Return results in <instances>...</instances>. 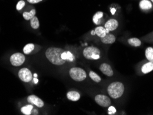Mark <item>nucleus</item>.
Returning <instances> with one entry per match:
<instances>
[{
  "mask_svg": "<svg viewBox=\"0 0 153 115\" xmlns=\"http://www.w3.org/2000/svg\"><path fill=\"white\" fill-rule=\"evenodd\" d=\"M45 54L47 59L55 66H62L67 62H73L75 59V57L71 53L56 47L48 48Z\"/></svg>",
  "mask_w": 153,
  "mask_h": 115,
  "instance_id": "f257e3e1",
  "label": "nucleus"
},
{
  "mask_svg": "<svg viewBox=\"0 0 153 115\" xmlns=\"http://www.w3.org/2000/svg\"><path fill=\"white\" fill-rule=\"evenodd\" d=\"M124 91V85L119 82H112L108 87V93L112 99H118L121 97L123 94Z\"/></svg>",
  "mask_w": 153,
  "mask_h": 115,
  "instance_id": "f03ea898",
  "label": "nucleus"
},
{
  "mask_svg": "<svg viewBox=\"0 0 153 115\" xmlns=\"http://www.w3.org/2000/svg\"><path fill=\"white\" fill-rule=\"evenodd\" d=\"M84 57L90 60H97L100 58L101 51L98 48L94 46H89L85 48L83 51Z\"/></svg>",
  "mask_w": 153,
  "mask_h": 115,
  "instance_id": "7ed1b4c3",
  "label": "nucleus"
},
{
  "mask_svg": "<svg viewBox=\"0 0 153 115\" xmlns=\"http://www.w3.org/2000/svg\"><path fill=\"white\" fill-rule=\"evenodd\" d=\"M69 74L71 77L76 82H82L85 79L87 76L84 70L77 67H74L70 69Z\"/></svg>",
  "mask_w": 153,
  "mask_h": 115,
  "instance_id": "20e7f679",
  "label": "nucleus"
},
{
  "mask_svg": "<svg viewBox=\"0 0 153 115\" xmlns=\"http://www.w3.org/2000/svg\"><path fill=\"white\" fill-rule=\"evenodd\" d=\"M25 56L22 53H16L10 56V62L13 66H20L25 62Z\"/></svg>",
  "mask_w": 153,
  "mask_h": 115,
  "instance_id": "39448f33",
  "label": "nucleus"
},
{
  "mask_svg": "<svg viewBox=\"0 0 153 115\" xmlns=\"http://www.w3.org/2000/svg\"><path fill=\"white\" fill-rule=\"evenodd\" d=\"M95 102L100 105V106L107 108L109 107L111 104V100L108 96L103 95V94H97L94 97Z\"/></svg>",
  "mask_w": 153,
  "mask_h": 115,
  "instance_id": "423d86ee",
  "label": "nucleus"
},
{
  "mask_svg": "<svg viewBox=\"0 0 153 115\" xmlns=\"http://www.w3.org/2000/svg\"><path fill=\"white\" fill-rule=\"evenodd\" d=\"M18 76L20 79L24 82H30L33 79V74L30 70L28 68H22L19 70V73H18Z\"/></svg>",
  "mask_w": 153,
  "mask_h": 115,
  "instance_id": "0eeeda50",
  "label": "nucleus"
},
{
  "mask_svg": "<svg viewBox=\"0 0 153 115\" xmlns=\"http://www.w3.org/2000/svg\"><path fill=\"white\" fill-rule=\"evenodd\" d=\"M119 26V22L115 19H110L105 22L104 24V28L107 33H109L111 31L115 30Z\"/></svg>",
  "mask_w": 153,
  "mask_h": 115,
  "instance_id": "6e6552de",
  "label": "nucleus"
},
{
  "mask_svg": "<svg viewBox=\"0 0 153 115\" xmlns=\"http://www.w3.org/2000/svg\"><path fill=\"white\" fill-rule=\"evenodd\" d=\"M27 101H28V103H30L33 105H35L38 108H42L44 105V101L35 95L28 96V98H27Z\"/></svg>",
  "mask_w": 153,
  "mask_h": 115,
  "instance_id": "1a4fd4ad",
  "label": "nucleus"
},
{
  "mask_svg": "<svg viewBox=\"0 0 153 115\" xmlns=\"http://www.w3.org/2000/svg\"><path fill=\"white\" fill-rule=\"evenodd\" d=\"M100 70L103 74L108 76H112L114 74V72L112 70L111 66L108 64H101Z\"/></svg>",
  "mask_w": 153,
  "mask_h": 115,
  "instance_id": "9d476101",
  "label": "nucleus"
},
{
  "mask_svg": "<svg viewBox=\"0 0 153 115\" xmlns=\"http://www.w3.org/2000/svg\"><path fill=\"white\" fill-rule=\"evenodd\" d=\"M101 41L105 44H113L114 42H115L116 37L114 35H112V34H110L109 33H107L103 37L101 38Z\"/></svg>",
  "mask_w": 153,
  "mask_h": 115,
  "instance_id": "9b49d317",
  "label": "nucleus"
},
{
  "mask_svg": "<svg viewBox=\"0 0 153 115\" xmlns=\"http://www.w3.org/2000/svg\"><path fill=\"white\" fill-rule=\"evenodd\" d=\"M139 7L142 10H148L152 8V4L150 0H141Z\"/></svg>",
  "mask_w": 153,
  "mask_h": 115,
  "instance_id": "f8f14e48",
  "label": "nucleus"
},
{
  "mask_svg": "<svg viewBox=\"0 0 153 115\" xmlns=\"http://www.w3.org/2000/svg\"><path fill=\"white\" fill-rule=\"evenodd\" d=\"M67 98L72 101H76L80 99L81 95L76 91H69L67 93Z\"/></svg>",
  "mask_w": 153,
  "mask_h": 115,
  "instance_id": "ddd939ff",
  "label": "nucleus"
},
{
  "mask_svg": "<svg viewBox=\"0 0 153 115\" xmlns=\"http://www.w3.org/2000/svg\"><path fill=\"white\" fill-rule=\"evenodd\" d=\"M153 70V62H148V63H146L145 64L143 65L141 67V72L143 74L149 73L150 72Z\"/></svg>",
  "mask_w": 153,
  "mask_h": 115,
  "instance_id": "4468645a",
  "label": "nucleus"
},
{
  "mask_svg": "<svg viewBox=\"0 0 153 115\" xmlns=\"http://www.w3.org/2000/svg\"><path fill=\"white\" fill-rule=\"evenodd\" d=\"M103 17V13L99 11L94 15L93 17V21L96 25H100L102 22V19Z\"/></svg>",
  "mask_w": 153,
  "mask_h": 115,
  "instance_id": "2eb2a0df",
  "label": "nucleus"
},
{
  "mask_svg": "<svg viewBox=\"0 0 153 115\" xmlns=\"http://www.w3.org/2000/svg\"><path fill=\"white\" fill-rule=\"evenodd\" d=\"M94 33H95L96 35H97L98 37H100V38L103 37L107 34V32L106 30H105V28L102 26L97 27L95 30H94Z\"/></svg>",
  "mask_w": 153,
  "mask_h": 115,
  "instance_id": "dca6fc26",
  "label": "nucleus"
},
{
  "mask_svg": "<svg viewBox=\"0 0 153 115\" xmlns=\"http://www.w3.org/2000/svg\"><path fill=\"white\" fill-rule=\"evenodd\" d=\"M36 15V10L35 8H33L30 12H24L23 13V17L26 20H30L33 17H34Z\"/></svg>",
  "mask_w": 153,
  "mask_h": 115,
  "instance_id": "f3484780",
  "label": "nucleus"
},
{
  "mask_svg": "<svg viewBox=\"0 0 153 115\" xmlns=\"http://www.w3.org/2000/svg\"><path fill=\"white\" fill-rule=\"evenodd\" d=\"M146 57L148 60V62H153V48L152 47H148L146 50Z\"/></svg>",
  "mask_w": 153,
  "mask_h": 115,
  "instance_id": "a211bd4d",
  "label": "nucleus"
},
{
  "mask_svg": "<svg viewBox=\"0 0 153 115\" xmlns=\"http://www.w3.org/2000/svg\"><path fill=\"white\" fill-rule=\"evenodd\" d=\"M33 109H34V108L32 105H27L26 106H24L21 108V111L24 114L30 115L32 114Z\"/></svg>",
  "mask_w": 153,
  "mask_h": 115,
  "instance_id": "6ab92c4d",
  "label": "nucleus"
},
{
  "mask_svg": "<svg viewBox=\"0 0 153 115\" xmlns=\"http://www.w3.org/2000/svg\"><path fill=\"white\" fill-rule=\"evenodd\" d=\"M128 43L130 46L134 47H139L141 45V42L138 38H130L128 40Z\"/></svg>",
  "mask_w": 153,
  "mask_h": 115,
  "instance_id": "aec40b11",
  "label": "nucleus"
},
{
  "mask_svg": "<svg viewBox=\"0 0 153 115\" xmlns=\"http://www.w3.org/2000/svg\"><path fill=\"white\" fill-rule=\"evenodd\" d=\"M30 26L33 29H38L39 28V21L38 18L35 16L33 17L30 20Z\"/></svg>",
  "mask_w": 153,
  "mask_h": 115,
  "instance_id": "412c9836",
  "label": "nucleus"
},
{
  "mask_svg": "<svg viewBox=\"0 0 153 115\" xmlns=\"http://www.w3.org/2000/svg\"><path fill=\"white\" fill-rule=\"evenodd\" d=\"M89 76L91 77V79L93 81H94V82L96 83H100L101 81H102V79L100 76L98 75L97 74L94 73L93 71H91L89 73Z\"/></svg>",
  "mask_w": 153,
  "mask_h": 115,
  "instance_id": "4be33fe9",
  "label": "nucleus"
},
{
  "mask_svg": "<svg viewBox=\"0 0 153 115\" xmlns=\"http://www.w3.org/2000/svg\"><path fill=\"white\" fill-rule=\"evenodd\" d=\"M35 49V45L33 44H28L26 45L24 48V53L26 54V55H28L30 53H32L33 50Z\"/></svg>",
  "mask_w": 153,
  "mask_h": 115,
  "instance_id": "5701e85b",
  "label": "nucleus"
},
{
  "mask_svg": "<svg viewBox=\"0 0 153 115\" xmlns=\"http://www.w3.org/2000/svg\"><path fill=\"white\" fill-rule=\"evenodd\" d=\"M25 1H24V0H21V1H19L18 2L17 6H16V8L17 10H22V8L24 7V6H25Z\"/></svg>",
  "mask_w": 153,
  "mask_h": 115,
  "instance_id": "b1692460",
  "label": "nucleus"
},
{
  "mask_svg": "<svg viewBox=\"0 0 153 115\" xmlns=\"http://www.w3.org/2000/svg\"><path fill=\"white\" fill-rule=\"evenodd\" d=\"M42 1V0H27V1H28V3L33 4L39 3V2H41Z\"/></svg>",
  "mask_w": 153,
  "mask_h": 115,
  "instance_id": "393cba45",
  "label": "nucleus"
},
{
  "mask_svg": "<svg viewBox=\"0 0 153 115\" xmlns=\"http://www.w3.org/2000/svg\"><path fill=\"white\" fill-rule=\"evenodd\" d=\"M116 112V110L114 107H111L109 108V114H112Z\"/></svg>",
  "mask_w": 153,
  "mask_h": 115,
  "instance_id": "a878e982",
  "label": "nucleus"
},
{
  "mask_svg": "<svg viewBox=\"0 0 153 115\" xmlns=\"http://www.w3.org/2000/svg\"><path fill=\"white\" fill-rule=\"evenodd\" d=\"M33 80H34V82H35V83H37V82H38V79H36V77L33 79Z\"/></svg>",
  "mask_w": 153,
  "mask_h": 115,
  "instance_id": "bb28decb",
  "label": "nucleus"
},
{
  "mask_svg": "<svg viewBox=\"0 0 153 115\" xmlns=\"http://www.w3.org/2000/svg\"><path fill=\"white\" fill-rule=\"evenodd\" d=\"M34 76H35V77H37V74H34Z\"/></svg>",
  "mask_w": 153,
  "mask_h": 115,
  "instance_id": "cd10ccee",
  "label": "nucleus"
},
{
  "mask_svg": "<svg viewBox=\"0 0 153 115\" xmlns=\"http://www.w3.org/2000/svg\"><path fill=\"white\" fill-rule=\"evenodd\" d=\"M151 1H152V2H153V0H151Z\"/></svg>",
  "mask_w": 153,
  "mask_h": 115,
  "instance_id": "c85d7f7f",
  "label": "nucleus"
}]
</instances>
